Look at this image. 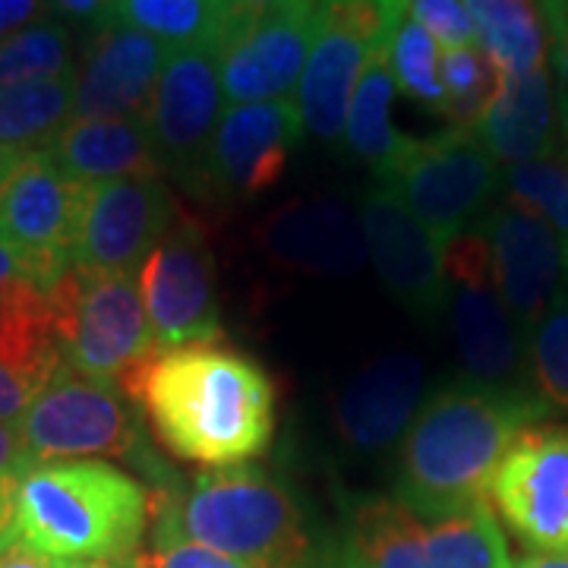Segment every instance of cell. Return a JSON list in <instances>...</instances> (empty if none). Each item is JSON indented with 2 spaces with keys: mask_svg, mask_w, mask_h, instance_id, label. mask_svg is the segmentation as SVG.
Here are the masks:
<instances>
[{
  "mask_svg": "<svg viewBox=\"0 0 568 568\" xmlns=\"http://www.w3.org/2000/svg\"><path fill=\"white\" fill-rule=\"evenodd\" d=\"M133 405L174 458L212 470L246 465L275 436L272 376L219 342L162 351L145 369Z\"/></svg>",
  "mask_w": 568,
  "mask_h": 568,
  "instance_id": "1",
  "label": "cell"
},
{
  "mask_svg": "<svg viewBox=\"0 0 568 568\" xmlns=\"http://www.w3.org/2000/svg\"><path fill=\"white\" fill-rule=\"evenodd\" d=\"M547 414L525 386H489L467 376L436 388L398 446V503L420 518H448L487 503L506 448Z\"/></svg>",
  "mask_w": 568,
  "mask_h": 568,
  "instance_id": "2",
  "label": "cell"
},
{
  "mask_svg": "<svg viewBox=\"0 0 568 568\" xmlns=\"http://www.w3.org/2000/svg\"><path fill=\"white\" fill-rule=\"evenodd\" d=\"M152 540H186L250 568H310L297 499L256 465L219 467L190 484L152 489Z\"/></svg>",
  "mask_w": 568,
  "mask_h": 568,
  "instance_id": "3",
  "label": "cell"
},
{
  "mask_svg": "<svg viewBox=\"0 0 568 568\" xmlns=\"http://www.w3.org/2000/svg\"><path fill=\"white\" fill-rule=\"evenodd\" d=\"M152 489L108 462H51L22 477L20 544L63 562L136 556Z\"/></svg>",
  "mask_w": 568,
  "mask_h": 568,
  "instance_id": "4",
  "label": "cell"
},
{
  "mask_svg": "<svg viewBox=\"0 0 568 568\" xmlns=\"http://www.w3.org/2000/svg\"><path fill=\"white\" fill-rule=\"evenodd\" d=\"M145 414L121 386L82 376L63 364L22 414L20 436L32 467L51 462L123 458L155 489L178 487V474L145 439Z\"/></svg>",
  "mask_w": 568,
  "mask_h": 568,
  "instance_id": "5",
  "label": "cell"
},
{
  "mask_svg": "<svg viewBox=\"0 0 568 568\" xmlns=\"http://www.w3.org/2000/svg\"><path fill=\"white\" fill-rule=\"evenodd\" d=\"M63 364L108 379L133 402L145 369L162 354L145 320L136 275L73 265L48 291Z\"/></svg>",
  "mask_w": 568,
  "mask_h": 568,
  "instance_id": "6",
  "label": "cell"
},
{
  "mask_svg": "<svg viewBox=\"0 0 568 568\" xmlns=\"http://www.w3.org/2000/svg\"><path fill=\"white\" fill-rule=\"evenodd\" d=\"M345 568H511V559L487 503L420 518L398 499H364L351 508Z\"/></svg>",
  "mask_w": 568,
  "mask_h": 568,
  "instance_id": "7",
  "label": "cell"
},
{
  "mask_svg": "<svg viewBox=\"0 0 568 568\" xmlns=\"http://www.w3.org/2000/svg\"><path fill=\"white\" fill-rule=\"evenodd\" d=\"M405 13V0H320L316 39L294 95L310 136L345 140L347 111L366 63L386 48Z\"/></svg>",
  "mask_w": 568,
  "mask_h": 568,
  "instance_id": "8",
  "label": "cell"
},
{
  "mask_svg": "<svg viewBox=\"0 0 568 568\" xmlns=\"http://www.w3.org/2000/svg\"><path fill=\"white\" fill-rule=\"evenodd\" d=\"M379 186L392 190L446 246L493 209L503 174L474 130L448 126L426 140L410 136Z\"/></svg>",
  "mask_w": 568,
  "mask_h": 568,
  "instance_id": "9",
  "label": "cell"
},
{
  "mask_svg": "<svg viewBox=\"0 0 568 568\" xmlns=\"http://www.w3.org/2000/svg\"><path fill=\"white\" fill-rule=\"evenodd\" d=\"M85 183L67 178L48 149L20 152L0 190V244L44 294L73 268Z\"/></svg>",
  "mask_w": 568,
  "mask_h": 568,
  "instance_id": "10",
  "label": "cell"
},
{
  "mask_svg": "<svg viewBox=\"0 0 568 568\" xmlns=\"http://www.w3.org/2000/svg\"><path fill=\"white\" fill-rule=\"evenodd\" d=\"M446 284L455 347L467 376L489 386H525V338L496 291L480 224L446 244Z\"/></svg>",
  "mask_w": 568,
  "mask_h": 568,
  "instance_id": "11",
  "label": "cell"
},
{
  "mask_svg": "<svg viewBox=\"0 0 568 568\" xmlns=\"http://www.w3.org/2000/svg\"><path fill=\"white\" fill-rule=\"evenodd\" d=\"M145 320L162 351L219 342L222 310L209 237L186 212L136 272Z\"/></svg>",
  "mask_w": 568,
  "mask_h": 568,
  "instance_id": "12",
  "label": "cell"
},
{
  "mask_svg": "<svg viewBox=\"0 0 568 568\" xmlns=\"http://www.w3.org/2000/svg\"><path fill=\"white\" fill-rule=\"evenodd\" d=\"M320 0L268 13H231L215 61L227 104L294 102L316 39Z\"/></svg>",
  "mask_w": 568,
  "mask_h": 568,
  "instance_id": "13",
  "label": "cell"
},
{
  "mask_svg": "<svg viewBox=\"0 0 568 568\" xmlns=\"http://www.w3.org/2000/svg\"><path fill=\"white\" fill-rule=\"evenodd\" d=\"M489 499L528 547L568 556V426H528L506 448Z\"/></svg>",
  "mask_w": 568,
  "mask_h": 568,
  "instance_id": "14",
  "label": "cell"
},
{
  "mask_svg": "<svg viewBox=\"0 0 568 568\" xmlns=\"http://www.w3.org/2000/svg\"><path fill=\"white\" fill-rule=\"evenodd\" d=\"M222 114L224 92L215 48L171 51L145 123L164 174H174L193 193H203L205 162Z\"/></svg>",
  "mask_w": 568,
  "mask_h": 568,
  "instance_id": "15",
  "label": "cell"
},
{
  "mask_svg": "<svg viewBox=\"0 0 568 568\" xmlns=\"http://www.w3.org/2000/svg\"><path fill=\"white\" fill-rule=\"evenodd\" d=\"M178 215L181 205L162 178L85 183L73 265L136 275Z\"/></svg>",
  "mask_w": 568,
  "mask_h": 568,
  "instance_id": "16",
  "label": "cell"
},
{
  "mask_svg": "<svg viewBox=\"0 0 568 568\" xmlns=\"http://www.w3.org/2000/svg\"><path fill=\"white\" fill-rule=\"evenodd\" d=\"M361 222L383 287L417 320H436L448 301L446 246L386 186L366 193Z\"/></svg>",
  "mask_w": 568,
  "mask_h": 568,
  "instance_id": "17",
  "label": "cell"
},
{
  "mask_svg": "<svg viewBox=\"0 0 568 568\" xmlns=\"http://www.w3.org/2000/svg\"><path fill=\"white\" fill-rule=\"evenodd\" d=\"M477 224L489 241L496 291L525 338L559 294H566V244L540 215L521 205L493 203Z\"/></svg>",
  "mask_w": 568,
  "mask_h": 568,
  "instance_id": "18",
  "label": "cell"
},
{
  "mask_svg": "<svg viewBox=\"0 0 568 568\" xmlns=\"http://www.w3.org/2000/svg\"><path fill=\"white\" fill-rule=\"evenodd\" d=\"M304 136L294 102L227 104L205 162L203 196H260L282 181Z\"/></svg>",
  "mask_w": 568,
  "mask_h": 568,
  "instance_id": "19",
  "label": "cell"
},
{
  "mask_svg": "<svg viewBox=\"0 0 568 568\" xmlns=\"http://www.w3.org/2000/svg\"><path fill=\"white\" fill-rule=\"evenodd\" d=\"M168 48L126 22L89 29L77 63V114L73 121L142 118L149 114L162 80Z\"/></svg>",
  "mask_w": 568,
  "mask_h": 568,
  "instance_id": "20",
  "label": "cell"
},
{
  "mask_svg": "<svg viewBox=\"0 0 568 568\" xmlns=\"http://www.w3.org/2000/svg\"><path fill=\"white\" fill-rule=\"evenodd\" d=\"M424 379V364L407 351H392L361 366L335 402L342 439L364 452L392 446L417 414Z\"/></svg>",
  "mask_w": 568,
  "mask_h": 568,
  "instance_id": "21",
  "label": "cell"
},
{
  "mask_svg": "<svg viewBox=\"0 0 568 568\" xmlns=\"http://www.w3.org/2000/svg\"><path fill=\"white\" fill-rule=\"evenodd\" d=\"M260 241L278 265L313 275H347L369 256L361 215L338 200L291 203L263 224Z\"/></svg>",
  "mask_w": 568,
  "mask_h": 568,
  "instance_id": "22",
  "label": "cell"
},
{
  "mask_svg": "<svg viewBox=\"0 0 568 568\" xmlns=\"http://www.w3.org/2000/svg\"><path fill=\"white\" fill-rule=\"evenodd\" d=\"M48 155L80 183L164 181V164L142 118L70 121L48 145Z\"/></svg>",
  "mask_w": 568,
  "mask_h": 568,
  "instance_id": "23",
  "label": "cell"
},
{
  "mask_svg": "<svg viewBox=\"0 0 568 568\" xmlns=\"http://www.w3.org/2000/svg\"><path fill=\"white\" fill-rule=\"evenodd\" d=\"M474 133L496 162L525 164L549 159L556 133V89L549 63L521 77H503L496 99Z\"/></svg>",
  "mask_w": 568,
  "mask_h": 568,
  "instance_id": "24",
  "label": "cell"
},
{
  "mask_svg": "<svg viewBox=\"0 0 568 568\" xmlns=\"http://www.w3.org/2000/svg\"><path fill=\"white\" fill-rule=\"evenodd\" d=\"M0 366L17 376L32 398L63 366L48 294L22 275L0 291Z\"/></svg>",
  "mask_w": 568,
  "mask_h": 568,
  "instance_id": "25",
  "label": "cell"
},
{
  "mask_svg": "<svg viewBox=\"0 0 568 568\" xmlns=\"http://www.w3.org/2000/svg\"><path fill=\"white\" fill-rule=\"evenodd\" d=\"M477 48L503 77H521L549 63L540 0H465Z\"/></svg>",
  "mask_w": 568,
  "mask_h": 568,
  "instance_id": "26",
  "label": "cell"
},
{
  "mask_svg": "<svg viewBox=\"0 0 568 568\" xmlns=\"http://www.w3.org/2000/svg\"><path fill=\"white\" fill-rule=\"evenodd\" d=\"M392 99H395V77L388 67V51L379 48L357 82L345 123V145L354 159L373 168L376 181H383L395 168L410 142V136L398 133L392 123Z\"/></svg>",
  "mask_w": 568,
  "mask_h": 568,
  "instance_id": "27",
  "label": "cell"
},
{
  "mask_svg": "<svg viewBox=\"0 0 568 568\" xmlns=\"http://www.w3.org/2000/svg\"><path fill=\"white\" fill-rule=\"evenodd\" d=\"M77 114V77L0 89V149L39 152Z\"/></svg>",
  "mask_w": 568,
  "mask_h": 568,
  "instance_id": "28",
  "label": "cell"
},
{
  "mask_svg": "<svg viewBox=\"0 0 568 568\" xmlns=\"http://www.w3.org/2000/svg\"><path fill=\"white\" fill-rule=\"evenodd\" d=\"M227 17V0H118L114 10V20L162 41L168 51L215 48Z\"/></svg>",
  "mask_w": 568,
  "mask_h": 568,
  "instance_id": "29",
  "label": "cell"
},
{
  "mask_svg": "<svg viewBox=\"0 0 568 568\" xmlns=\"http://www.w3.org/2000/svg\"><path fill=\"white\" fill-rule=\"evenodd\" d=\"M77 41L70 26L44 20L0 41V89L77 77Z\"/></svg>",
  "mask_w": 568,
  "mask_h": 568,
  "instance_id": "30",
  "label": "cell"
},
{
  "mask_svg": "<svg viewBox=\"0 0 568 568\" xmlns=\"http://www.w3.org/2000/svg\"><path fill=\"white\" fill-rule=\"evenodd\" d=\"M525 388L547 410H568V294L525 335Z\"/></svg>",
  "mask_w": 568,
  "mask_h": 568,
  "instance_id": "31",
  "label": "cell"
},
{
  "mask_svg": "<svg viewBox=\"0 0 568 568\" xmlns=\"http://www.w3.org/2000/svg\"><path fill=\"white\" fill-rule=\"evenodd\" d=\"M386 51L395 89H402L407 99L426 104L429 111L446 114V89H443V73H439V61H443L439 41L405 13L395 26Z\"/></svg>",
  "mask_w": 568,
  "mask_h": 568,
  "instance_id": "32",
  "label": "cell"
},
{
  "mask_svg": "<svg viewBox=\"0 0 568 568\" xmlns=\"http://www.w3.org/2000/svg\"><path fill=\"white\" fill-rule=\"evenodd\" d=\"M439 73H443V89H446V118L452 126L474 130L496 99L503 73L493 67V61L477 44L443 51Z\"/></svg>",
  "mask_w": 568,
  "mask_h": 568,
  "instance_id": "33",
  "label": "cell"
},
{
  "mask_svg": "<svg viewBox=\"0 0 568 568\" xmlns=\"http://www.w3.org/2000/svg\"><path fill=\"white\" fill-rule=\"evenodd\" d=\"M506 203L521 205L568 241V164L559 159H537V162L508 164L503 174Z\"/></svg>",
  "mask_w": 568,
  "mask_h": 568,
  "instance_id": "34",
  "label": "cell"
},
{
  "mask_svg": "<svg viewBox=\"0 0 568 568\" xmlns=\"http://www.w3.org/2000/svg\"><path fill=\"white\" fill-rule=\"evenodd\" d=\"M410 20L439 41L443 51L477 44L465 0H405Z\"/></svg>",
  "mask_w": 568,
  "mask_h": 568,
  "instance_id": "35",
  "label": "cell"
},
{
  "mask_svg": "<svg viewBox=\"0 0 568 568\" xmlns=\"http://www.w3.org/2000/svg\"><path fill=\"white\" fill-rule=\"evenodd\" d=\"M140 559L145 568H250L231 556H222L200 544H186V540L155 544L152 552H140Z\"/></svg>",
  "mask_w": 568,
  "mask_h": 568,
  "instance_id": "36",
  "label": "cell"
},
{
  "mask_svg": "<svg viewBox=\"0 0 568 568\" xmlns=\"http://www.w3.org/2000/svg\"><path fill=\"white\" fill-rule=\"evenodd\" d=\"M540 13L547 26L549 63L562 85V102H568V0H540Z\"/></svg>",
  "mask_w": 568,
  "mask_h": 568,
  "instance_id": "37",
  "label": "cell"
},
{
  "mask_svg": "<svg viewBox=\"0 0 568 568\" xmlns=\"http://www.w3.org/2000/svg\"><path fill=\"white\" fill-rule=\"evenodd\" d=\"M51 17L61 22H82L89 29L114 20L118 0H48Z\"/></svg>",
  "mask_w": 568,
  "mask_h": 568,
  "instance_id": "38",
  "label": "cell"
},
{
  "mask_svg": "<svg viewBox=\"0 0 568 568\" xmlns=\"http://www.w3.org/2000/svg\"><path fill=\"white\" fill-rule=\"evenodd\" d=\"M26 474H0V549L20 544V489Z\"/></svg>",
  "mask_w": 568,
  "mask_h": 568,
  "instance_id": "39",
  "label": "cell"
},
{
  "mask_svg": "<svg viewBox=\"0 0 568 568\" xmlns=\"http://www.w3.org/2000/svg\"><path fill=\"white\" fill-rule=\"evenodd\" d=\"M44 20H51L48 0H0V41Z\"/></svg>",
  "mask_w": 568,
  "mask_h": 568,
  "instance_id": "40",
  "label": "cell"
},
{
  "mask_svg": "<svg viewBox=\"0 0 568 568\" xmlns=\"http://www.w3.org/2000/svg\"><path fill=\"white\" fill-rule=\"evenodd\" d=\"M32 405V392L0 366V424H20Z\"/></svg>",
  "mask_w": 568,
  "mask_h": 568,
  "instance_id": "41",
  "label": "cell"
},
{
  "mask_svg": "<svg viewBox=\"0 0 568 568\" xmlns=\"http://www.w3.org/2000/svg\"><path fill=\"white\" fill-rule=\"evenodd\" d=\"M32 462L22 446L20 424H0V474H29Z\"/></svg>",
  "mask_w": 568,
  "mask_h": 568,
  "instance_id": "42",
  "label": "cell"
},
{
  "mask_svg": "<svg viewBox=\"0 0 568 568\" xmlns=\"http://www.w3.org/2000/svg\"><path fill=\"white\" fill-rule=\"evenodd\" d=\"M0 568H67L63 559H51L41 556L36 549H29L26 544H13V547L0 549Z\"/></svg>",
  "mask_w": 568,
  "mask_h": 568,
  "instance_id": "43",
  "label": "cell"
},
{
  "mask_svg": "<svg viewBox=\"0 0 568 568\" xmlns=\"http://www.w3.org/2000/svg\"><path fill=\"white\" fill-rule=\"evenodd\" d=\"M291 3H301V0H227V10L231 13H268V10H282Z\"/></svg>",
  "mask_w": 568,
  "mask_h": 568,
  "instance_id": "44",
  "label": "cell"
},
{
  "mask_svg": "<svg viewBox=\"0 0 568 568\" xmlns=\"http://www.w3.org/2000/svg\"><path fill=\"white\" fill-rule=\"evenodd\" d=\"M67 568H145L140 552L126 556V559H92V562H67Z\"/></svg>",
  "mask_w": 568,
  "mask_h": 568,
  "instance_id": "45",
  "label": "cell"
},
{
  "mask_svg": "<svg viewBox=\"0 0 568 568\" xmlns=\"http://www.w3.org/2000/svg\"><path fill=\"white\" fill-rule=\"evenodd\" d=\"M20 275V268H17V260H13V253L7 250V246L0 244V291L7 287L10 278H17Z\"/></svg>",
  "mask_w": 568,
  "mask_h": 568,
  "instance_id": "46",
  "label": "cell"
},
{
  "mask_svg": "<svg viewBox=\"0 0 568 568\" xmlns=\"http://www.w3.org/2000/svg\"><path fill=\"white\" fill-rule=\"evenodd\" d=\"M521 568H568V556H534Z\"/></svg>",
  "mask_w": 568,
  "mask_h": 568,
  "instance_id": "47",
  "label": "cell"
},
{
  "mask_svg": "<svg viewBox=\"0 0 568 568\" xmlns=\"http://www.w3.org/2000/svg\"><path fill=\"white\" fill-rule=\"evenodd\" d=\"M20 159V152H10V149H0V190H3V181H7V174H10V168L13 162Z\"/></svg>",
  "mask_w": 568,
  "mask_h": 568,
  "instance_id": "48",
  "label": "cell"
},
{
  "mask_svg": "<svg viewBox=\"0 0 568 568\" xmlns=\"http://www.w3.org/2000/svg\"><path fill=\"white\" fill-rule=\"evenodd\" d=\"M559 126H562V133H566V142H568V102L559 99Z\"/></svg>",
  "mask_w": 568,
  "mask_h": 568,
  "instance_id": "49",
  "label": "cell"
},
{
  "mask_svg": "<svg viewBox=\"0 0 568 568\" xmlns=\"http://www.w3.org/2000/svg\"><path fill=\"white\" fill-rule=\"evenodd\" d=\"M566 278H568V241H566Z\"/></svg>",
  "mask_w": 568,
  "mask_h": 568,
  "instance_id": "50",
  "label": "cell"
}]
</instances>
